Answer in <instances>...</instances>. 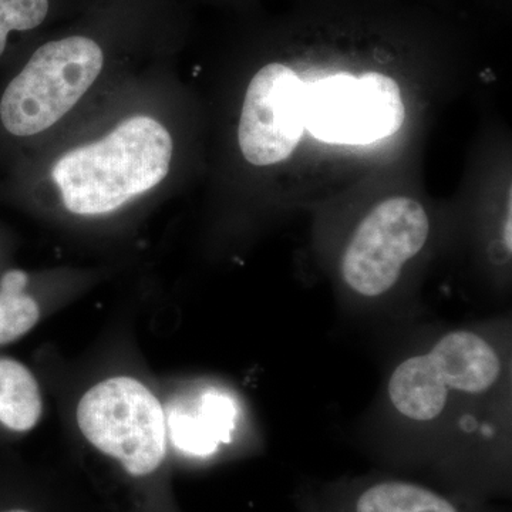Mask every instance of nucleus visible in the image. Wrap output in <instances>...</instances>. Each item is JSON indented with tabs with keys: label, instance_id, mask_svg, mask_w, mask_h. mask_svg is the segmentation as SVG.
I'll return each mask as SVG.
<instances>
[{
	"label": "nucleus",
	"instance_id": "f257e3e1",
	"mask_svg": "<svg viewBox=\"0 0 512 512\" xmlns=\"http://www.w3.org/2000/svg\"><path fill=\"white\" fill-rule=\"evenodd\" d=\"M171 158L167 128L153 117L134 116L101 140L64 154L52 177L67 211L103 217L160 184Z\"/></svg>",
	"mask_w": 512,
	"mask_h": 512
},
{
	"label": "nucleus",
	"instance_id": "f03ea898",
	"mask_svg": "<svg viewBox=\"0 0 512 512\" xmlns=\"http://www.w3.org/2000/svg\"><path fill=\"white\" fill-rule=\"evenodd\" d=\"M106 49L93 33H69L37 47L0 101L13 136L43 133L66 116L103 70Z\"/></svg>",
	"mask_w": 512,
	"mask_h": 512
},
{
	"label": "nucleus",
	"instance_id": "7ed1b4c3",
	"mask_svg": "<svg viewBox=\"0 0 512 512\" xmlns=\"http://www.w3.org/2000/svg\"><path fill=\"white\" fill-rule=\"evenodd\" d=\"M404 117L399 84L386 74L340 73L305 84V127L326 143H375L397 133Z\"/></svg>",
	"mask_w": 512,
	"mask_h": 512
},
{
	"label": "nucleus",
	"instance_id": "20e7f679",
	"mask_svg": "<svg viewBox=\"0 0 512 512\" xmlns=\"http://www.w3.org/2000/svg\"><path fill=\"white\" fill-rule=\"evenodd\" d=\"M427 212L412 198L380 202L360 222L342 259L346 285L365 298H377L399 281L404 265L429 238Z\"/></svg>",
	"mask_w": 512,
	"mask_h": 512
},
{
	"label": "nucleus",
	"instance_id": "39448f33",
	"mask_svg": "<svg viewBox=\"0 0 512 512\" xmlns=\"http://www.w3.org/2000/svg\"><path fill=\"white\" fill-rule=\"evenodd\" d=\"M305 83L291 67L266 64L249 83L238 140L248 163L266 167L286 160L301 141Z\"/></svg>",
	"mask_w": 512,
	"mask_h": 512
},
{
	"label": "nucleus",
	"instance_id": "423d86ee",
	"mask_svg": "<svg viewBox=\"0 0 512 512\" xmlns=\"http://www.w3.org/2000/svg\"><path fill=\"white\" fill-rule=\"evenodd\" d=\"M427 352L436 363L453 402L483 399L503 380L505 363L500 349L476 330L444 333Z\"/></svg>",
	"mask_w": 512,
	"mask_h": 512
},
{
	"label": "nucleus",
	"instance_id": "0eeeda50",
	"mask_svg": "<svg viewBox=\"0 0 512 512\" xmlns=\"http://www.w3.org/2000/svg\"><path fill=\"white\" fill-rule=\"evenodd\" d=\"M47 396L35 366L0 350V441L13 443L39 429Z\"/></svg>",
	"mask_w": 512,
	"mask_h": 512
},
{
	"label": "nucleus",
	"instance_id": "6e6552de",
	"mask_svg": "<svg viewBox=\"0 0 512 512\" xmlns=\"http://www.w3.org/2000/svg\"><path fill=\"white\" fill-rule=\"evenodd\" d=\"M387 396L394 412L419 424L441 419L454 403L427 350L394 367L387 383Z\"/></svg>",
	"mask_w": 512,
	"mask_h": 512
},
{
	"label": "nucleus",
	"instance_id": "1a4fd4ad",
	"mask_svg": "<svg viewBox=\"0 0 512 512\" xmlns=\"http://www.w3.org/2000/svg\"><path fill=\"white\" fill-rule=\"evenodd\" d=\"M63 293L40 291L28 272L0 276V350L25 339L66 305Z\"/></svg>",
	"mask_w": 512,
	"mask_h": 512
},
{
	"label": "nucleus",
	"instance_id": "9d476101",
	"mask_svg": "<svg viewBox=\"0 0 512 512\" xmlns=\"http://www.w3.org/2000/svg\"><path fill=\"white\" fill-rule=\"evenodd\" d=\"M355 512H460L446 497L407 481H380L356 500Z\"/></svg>",
	"mask_w": 512,
	"mask_h": 512
},
{
	"label": "nucleus",
	"instance_id": "9b49d317",
	"mask_svg": "<svg viewBox=\"0 0 512 512\" xmlns=\"http://www.w3.org/2000/svg\"><path fill=\"white\" fill-rule=\"evenodd\" d=\"M56 0H0V57L10 33L32 32L49 19Z\"/></svg>",
	"mask_w": 512,
	"mask_h": 512
},
{
	"label": "nucleus",
	"instance_id": "f8f14e48",
	"mask_svg": "<svg viewBox=\"0 0 512 512\" xmlns=\"http://www.w3.org/2000/svg\"><path fill=\"white\" fill-rule=\"evenodd\" d=\"M0 512H35L30 510L28 505L19 503L16 500H9L5 491H0Z\"/></svg>",
	"mask_w": 512,
	"mask_h": 512
}]
</instances>
